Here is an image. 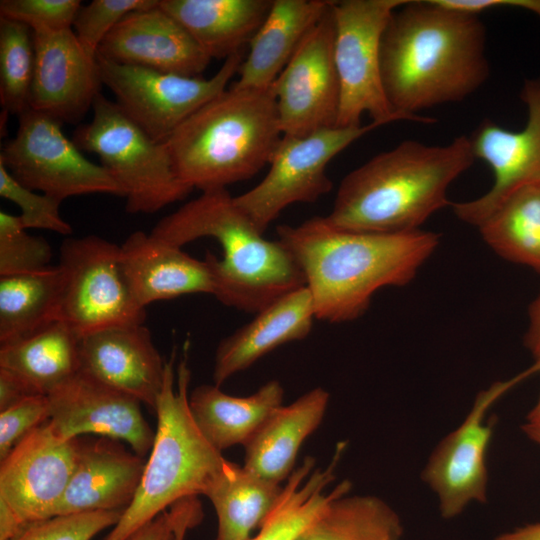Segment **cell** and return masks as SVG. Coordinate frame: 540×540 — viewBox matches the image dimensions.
Instances as JSON below:
<instances>
[{
  "label": "cell",
  "mask_w": 540,
  "mask_h": 540,
  "mask_svg": "<svg viewBox=\"0 0 540 540\" xmlns=\"http://www.w3.org/2000/svg\"><path fill=\"white\" fill-rule=\"evenodd\" d=\"M33 32L35 69L29 108L61 124H77L103 85L96 57L84 50L72 29Z\"/></svg>",
  "instance_id": "ac0fdd59"
},
{
  "label": "cell",
  "mask_w": 540,
  "mask_h": 540,
  "mask_svg": "<svg viewBox=\"0 0 540 540\" xmlns=\"http://www.w3.org/2000/svg\"><path fill=\"white\" fill-rule=\"evenodd\" d=\"M478 228L502 258L540 273V183L512 193Z\"/></svg>",
  "instance_id": "d6a6232c"
},
{
  "label": "cell",
  "mask_w": 540,
  "mask_h": 540,
  "mask_svg": "<svg viewBox=\"0 0 540 540\" xmlns=\"http://www.w3.org/2000/svg\"><path fill=\"white\" fill-rule=\"evenodd\" d=\"M527 422H540V398L527 415Z\"/></svg>",
  "instance_id": "c3c4849f"
},
{
  "label": "cell",
  "mask_w": 540,
  "mask_h": 540,
  "mask_svg": "<svg viewBox=\"0 0 540 540\" xmlns=\"http://www.w3.org/2000/svg\"><path fill=\"white\" fill-rule=\"evenodd\" d=\"M80 340L62 321L20 341L0 346V369L32 395L48 396L81 368Z\"/></svg>",
  "instance_id": "83f0119b"
},
{
  "label": "cell",
  "mask_w": 540,
  "mask_h": 540,
  "mask_svg": "<svg viewBox=\"0 0 540 540\" xmlns=\"http://www.w3.org/2000/svg\"><path fill=\"white\" fill-rule=\"evenodd\" d=\"M244 52L226 58L210 78L119 64L96 55L99 75L121 110L156 142H165L193 113L226 90Z\"/></svg>",
  "instance_id": "30bf717a"
},
{
  "label": "cell",
  "mask_w": 540,
  "mask_h": 540,
  "mask_svg": "<svg viewBox=\"0 0 540 540\" xmlns=\"http://www.w3.org/2000/svg\"><path fill=\"white\" fill-rule=\"evenodd\" d=\"M29 396L33 395L15 376L0 369V411Z\"/></svg>",
  "instance_id": "7bdbcfd3"
},
{
  "label": "cell",
  "mask_w": 540,
  "mask_h": 540,
  "mask_svg": "<svg viewBox=\"0 0 540 540\" xmlns=\"http://www.w3.org/2000/svg\"><path fill=\"white\" fill-rule=\"evenodd\" d=\"M62 125L28 108L19 115L15 136L2 148L0 163L21 185L61 201L93 193L125 197L122 186L82 154Z\"/></svg>",
  "instance_id": "8fae6325"
},
{
  "label": "cell",
  "mask_w": 540,
  "mask_h": 540,
  "mask_svg": "<svg viewBox=\"0 0 540 540\" xmlns=\"http://www.w3.org/2000/svg\"><path fill=\"white\" fill-rule=\"evenodd\" d=\"M97 55L110 61L199 77L211 58L161 6L127 14L101 42Z\"/></svg>",
  "instance_id": "d6986e66"
},
{
  "label": "cell",
  "mask_w": 540,
  "mask_h": 540,
  "mask_svg": "<svg viewBox=\"0 0 540 540\" xmlns=\"http://www.w3.org/2000/svg\"><path fill=\"white\" fill-rule=\"evenodd\" d=\"M315 318L306 286L276 299L219 343L212 374L214 384L220 387L277 347L306 338Z\"/></svg>",
  "instance_id": "603a6c76"
},
{
  "label": "cell",
  "mask_w": 540,
  "mask_h": 540,
  "mask_svg": "<svg viewBox=\"0 0 540 540\" xmlns=\"http://www.w3.org/2000/svg\"><path fill=\"white\" fill-rule=\"evenodd\" d=\"M63 274L59 266L0 276V346L25 339L60 319Z\"/></svg>",
  "instance_id": "4dcf8cb0"
},
{
  "label": "cell",
  "mask_w": 540,
  "mask_h": 540,
  "mask_svg": "<svg viewBox=\"0 0 540 540\" xmlns=\"http://www.w3.org/2000/svg\"><path fill=\"white\" fill-rule=\"evenodd\" d=\"M521 428L531 440L540 445V422H527Z\"/></svg>",
  "instance_id": "7dc6e473"
},
{
  "label": "cell",
  "mask_w": 540,
  "mask_h": 540,
  "mask_svg": "<svg viewBox=\"0 0 540 540\" xmlns=\"http://www.w3.org/2000/svg\"><path fill=\"white\" fill-rule=\"evenodd\" d=\"M331 3L271 86L285 136L305 137L336 127L340 84Z\"/></svg>",
  "instance_id": "5bb4252c"
},
{
  "label": "cell",
  "mask_w": 540,
  "mask_h": 540,
  "mask_svg": "<svg viewBox=\"0 0 540 540\" xmlns=\"http://www.w3.org/2000/svg\"><path fill=\"white\" fill-rule=\"evenodd\" d=\"M406 0L332 1L334 61L340 84L336 127L361 126L367 114L378 126L413 121L391 106L382 75L380 48L392 13Z\"/></svg>",
  "instance_id": "ba28073f"
},
{
  "label": "cell",
  "mask_w": 540,
  "mask_h": 540,
  "mask_svg": "<svg viewBox=\"0 0 540 540\" xmlns=\"http://www.w3.org/2000/svg\"><path fill=\"white\" fill-rule=\"evenodd\" d=\"M0 195L20 208L19 219L25 229H44L68 236L72 233V226L61 216V200L21 185L1 163Z\"/></svg>",
  "instance_id": "d590c367"
},
{
  "label": "cell",
  "mask_w": 540,
  "mask_h": 540,
  "mask_svg": "<svg viewBox=\"0 0 540 540\" xmlns=\"http://www.w3.org/2000/svg\"><path fill=\"white\" fill-rule=\"evenodd\" d=\"M121 261L137 303L147 305L186 294L214 295L216 283L208 259H196L151 233L135 231L122 245Z\"/></svg>",
  "instance_id": "7402d4cb"
},
{
  "label": "cell",
  "mask_w": 540,
  "mask_h": 540,
  "mask_svg": "<svg viewBox=\"0 0 540 540\" xmlns=\"http://www.w3.org/2000/svg\"><path fill=\"white\" fill-rule=\"evenodd\" d=\"M34 69L33 30L0 17V103L7 114L19 116L29 108Z\"/></svg>",
  "instance_id": "836d02e7"
},
{
  "label": "cell",
  "mask_w": 540,
  "mask_h": 540,
  "mask_svg": "<svg viewBox=\"0 0 540 540\" xmlns=\"http://www.w3.org/2000/svg\"><path fill=\"white\" fill-rule=\"evenodd\" d=\"M520 98L528 112L522 130L511 131L486 118L470 137L475 158L491 167L494 182L484 195L451 204L465 223L478 227L512 193L540 183V76L525 80Z\"/></svg>",
  "instance_id": "2e32d148"
},
{
  "label": "cell",
  "mask_w": 540,
  "mask_h": 540,
  "mask_svg": "<svg viewBox=\"0 0 540 540\" xmlns=\"http://www.w3.org/2000/svg\"><path fill=\"white\" fill-rule=\"evenodd\" d=\"M345 447V442L337 445L325 468L315 469L314 458L305 457L285 481L281 498L272 513L249 540H295L330 501L348 494L352 487L349 480L325 491L335 479V470Z\"/></svg>",
  "instance_id": "f1b7e54d"
},
{
  "label": "cell",
  "mask_w": 540,
  "mask_h": 540,
  "mask_svg": "<svg viewBox=\"0 0 540 540\" xmlns=\"http://www.w3.org/2000/svg\"><path fill=\"white\" fill-rule=\"evenodd\" d=\"M486 27L479 15L438 0H406L381 39V75L394 110L423 124L422 110L465 100L489 78Z\"/></svg>",
  "instance_id": "6da1fadb"
},
{
  "label": "cell",
  "mask_w": 540,
  "mask_h": 540,
  "mask_svg": "<svg viewBox=\"0 0 540 540\" xmlns=\"http://www.w3.org/2000/svg\"><path fill=\"white\" fill-rule=\"evenodd\" d=\"M398 514L373 495H341L330 501L295 540H402Z\"/></svg>",
  "instance_id": "1f68e13d"
},
{
  "label": "cell",
  "mask_w": 540,
  "mask_h": 540,
  "mask_svg": "<svg viewBox=\"0 0 540 540\" xmlns=\"http://www.w3.org/2000/svg\"><path fill=\"white\" fill-rule=\"evenodd\" d=\"M329 393L316 387L276 408L244 445L243 466L258 477L282 484L295 469L305 439L321 424Z\"/></svg>",
  "instance_id": "cb8c5ba5"
},
{
  "label": "cell",
  "mask_w": 540,
  "mask_h": 540,
  "mask_svg": "<svg viewBox=\"0 0 540 540\" xmlns=\"http://www.w3.org/2000/svg\"><path fill=\"white\" fill-rule=\"evenodd\" d=\"M60 319L80 338L110 327L143 324L146 310L128 285L120 246L96 235L66 238Z\"/></svg>",
  "instance_id": "9c48e42d"
},
{
  "label": "cell",
  "mask_w": 540,
  "mask_h": 540,
  "mask_svg": "<svg viewBox=\"0 0 540 540\" xmlns=\"http://www.w3.org/2000/svg\"><path fill=\"white\" fill-rule=\"evenodd\" d=\"M80 370L155 410L166 362L143 324L110 327L80 340Z\"/></svg>",
  "instance_id": "ffe728a7"
},
{
  "label": "cell",
  "mask_w": 540,
  "mask_h": 540,
  "mask_svg": "<svg viewBox=\"0 0 540 540\" xmlns=\"http://www.w3.org/2000/svg\"><path fill=\"white\" fill-rule=\"evenodd\" d=\"M330 0H272L269 13L249 43L231 86L267 89L330 7Z\"/></svg>",
  "instance_id": "d4e9b609"
},
{
  "label": "cell",
  "mask_w": 540,
  "mask_h": 540,
  "mask_svg": "<svg viewBox=\"0 0 540 540\" xmlns=\"http://www.w3.org/2000/svg\"><path fill=\"white\" fill-rule=\"evenodd\" d=\"M524 343L536 361H540V292L529 307V327Z\"/></svg>",
  "instance_id": "ee69618b"
},
{
  "label": "cell",
  "mask_w": 540,
  "mask_h": 540,
  "mask_svg": "<svg viewBox=\"0 0 540 540\" xmlns=\"http://www.w3.org/2000/svg\"><path fill=\"white\" fill-rule=\"evenodd\" d=\"M92 111V120L72 140L81 151L98 155L122 186L128 213H155L192 191L177 177L165 142L151 139L115 101L100 93Z\"/></svg>",
  "instance_id": "52a82bcc"
},
{
  "label": "cell",
  "mask_w": 540,
  "mask_h": 540,
  "mask_svg": "<svg viewBox=\"0 0 540 540\" xmlns=\"http://www.w3.org/2000/svg\"><path fill=\"white\" fill-rule=\"evenodd\" d=\"M272 88L230 87L165 141L177 177L192 190L226 189L256 175L282 138Z\"/></svg>",
  "instance_id": "5b68a950"
},
{
  "label": "cell",
  "mask_w": 540,
  "mask_h": 540,
  "mask_svg": "<svg viewBox=\"0 0 540 540\" xmlns=\"http://www.w3.org/2000/svg\"><path fill=\"white\" fill-rule=\"evenodd\" d=\"M189 498L175 503L169 511L160 513L138 529L128 540H176V527Z\"/></svg>",
  "instance_id": "60d3db41"
},
{
  "label": "cell",
  "mask_w": 540,
  "mask_h": 540,
  "mask_svg": "<svg viewBox=\"0 0 540 540\" xmlns=\"http://www.w3.org/2000/svg\"><path fill=\"white\" fill-rule=\"evenodd\" d=\"M199 524L194 514H185L178 522L176 527V540H184L187 531Z\"/></svg>",
  "instance_id": "bcb514c9"
},
{
  "label": "cell",
  "mask_w": 540,
  "mask_h": 540,
  "mask_svg": "<svg viewBox=\"0 0 540 540\" xmlns=\"http://www.w3.org/2000/svg\"><path fill=\"white\" fill-rule=\"evenodd\" d=\"M188 350L186 342L176 372L175 351L166 361L164 384L154 410L157 429L139 488L104 540H128L175 503L205 495L226 462L191 415Z\"/></svg>",
  "instance_id": "8992f818"
},
{
  "label": "cell",
  "mask_w": 540,
  "mask_h": 540,
  "mask_svg": "<svg viewBox=\"0 0 540 540\" xmlns=\"http://www.w3.org/2000/svg\"><path fill=\"white\" fill-rule=\"evenodd\" d=\"M48 423L60 437L98 434L125 441L141 457L152 448L155 431L145 420L140 401L79 370L48 396Z\"/></svg>",
  "instance_id": "e0dca14e"
},
{
  "label": "cell",
  "mask_w": 540,
  "mask_h": 540,
  "mask_svg": "<svg viewBox=\"0 0 540 540\" xmlns=\"http://www.w3.org/2000/svg\"><path fill=\"white\" fill-rule=\"evenodd\" d=\"M146 461L108 437L80 440L70 482L55 516L125 509L139 488Z\"/></svg>",
  "instance_id": "44dd1931"
},
{
  "label": "cell",
  "mask_w": 540,
  "mask_h": 540,
  "mask_svg": "<svg viewBox=\"0 0 540 540\" xmlns=\"http://www.w3.org/2000/svg\"><path fill=\"white\" fill-rule=\"evenodd\" d=\"M494 540H540V523L528 524L497 536Z\"/></svg>",
  "instance_id": "f6af8a7d"
},
{
  "label": "cell",
  "mask_w": 540,
  "mask_h": 540,
  "mask_svg": "<svg viewBox=\"0 0 540 540\" xmlns=\"http://www.w3.org/2000/svg\"><path fill=\"white\" fill-rule=\"evenodd\" d=\"M540 371V361L515 377L493 383L478 393L462 424L431 454L422 479L437 494L441 515H459L471 501L486 502L488 471L486 454L491 441L494 418L485 423L490 406L510 388Z\"/></svg>",
  "instance_id": "9a60e30c"
},
{
  "label": "cell",
  "mask_w": 540,
  "mask_h": 540,
  "mask_svg": "<svg viewBox=\"0 0 540 540\" xmlns=\"http://www.w3.org/2000/svg\"><path fill=\"white\" fill-rule=\"evenodd\" d=\"M80 440L64 439L48 421L0 461V540L55 516L73 474Z\"/></svg>",
  "instance_id": "7c38bea8"
},
{
  "label": "cell",
  "mask_w": 540,
  "mask_h": 540,
  "mask_svg": "<svg viewBox=\"0 0 540 540\" xmlns=\"http://www.w3.org/2000/svg\"><path fill=\"white\" fill-rule=\"evenodd\" d=\"M474 160L465 135L436 146L404 140L349 172L325 218L355 232L418 230L432 214L451 205L449 186Z\"/></svg>",
  "instance_id": "3957f363"
},
{
  "label": "cell",
  "mask_w": 540,
  "mask_h": 540,
  "mask_svg": "<svg viewBox=\"0 0 540 540\" xmlns=\"http://www.w3.org/2000/svg\"><path fill=\"white\" fill-rule=\"evenodd\" d=\"M276 233L304 276L316 319L329 323L355 320L377 290L410 283L439 245L434 232L348 231L325 216L280 225Z\"/></svg>",
  "instance_id": "7a4b0ae2"
},
{
  "label": "cell",
  "mask_w": 540,
  "mask_h": 540,
  "mask_svg": "<svg viewBox=\"0 0 540 540\" xmlns=\"http://www.w3.org/2000/svg\"><path fill=\"white\" fill-rule=\"evenodd\" d=\"M283 396L278 380H270L244 397L228 395L215 384H203L189 394V408L201 433L222 452L234 445L244 446L282 405Z\"/></svg>",
  "instance_id": "4316f807"
},
{
  "label": "cell",
  "mask_w": 540,
  "mask_h": 540,
  "mask_svg": "<svg viewBox=\"0 0 540 540\" xmlns=\"http://www.w3.org/2000/svg\"><path fill=\"white\" fill-rule=\"evenodd\" d=\"M50 418L45 395H33L0 411V461L31 431Z\"/></svg>",
  "instance_id": "ab89813d"
},
{
  "label": "cell",
  "mask_w": 540,
  "mask_h": 540,
  "mask_svg": "<svg viewBox=\"0 0 540 540\" xmlns=\"http://www.w3.org/2000/svg\"><path fill=\"white\" fill-rule=\"evenodd\" d=\"M283 487L226 460L204 495L217 515L215 540H249L276 507Z\"/></svg>",
  "instance_id": "f546056e"
},
{
  "label": "cell",
  "mask_w": 540,
  "mask_h": 540,
  "mask_svg": "<svg viewBox=\"0 0 540 540\" xmlns=\"http://www.w3.org/2000/svg\"><path fill=\"white\" fill-rule=\"evenodd\" d=\"M19 216L0 211V276L50 267L52 249L43 238L27 233Z\"/></svg>",
  "instance_id": "e575fe53"
},
{
  "label": "cell",
  "mask_w": 540,
  "mask_h": 540,
  "mask_svg": "<svg viewBox=\"0 0 540 540\" xmlns=\"http://www.w3.org/2000/svg\"><path fill=\"white\" fill-rule=\"evenodd\" d=\"M379 127H334L305 137L283 135L265 177L247 192L234 196L235 203L265 232L288 206L313 203L332 189L327 176L329 162L357 139Z\"/></svg>",
  "instance_id": "4fadbf2b"
},
{
  "label": "cell",
  "mask_w": 540,
  "mask_h": 540,
  "mask_svg": "<svg viewBox=\"0 0 540 540\" xmlns=\"http://www.w3.org/2000/svg\"><path fill=\"white\" fill-rule=\"evenodd\" d=\"M158 3V0H93L80 7L73 23L74 33L84 50L96 57L101 42L127 14Z\"/></svg>",
  "instance_id": "74e56055"
},
{
  "label": "cell",
  "mask_w": 540,
  "mask_h": 540,
  "mask_svg": "<svg viewBox=\"0 0 540 540\" xmlns=\"http://www.w3.org/2000/svg\"><path fill=\"white\" fill-rule=\"evenodd\" d=\"M174 246L212 237L223 257L207 253L224 305L257 313L283 295L305 286L304 276L278 240L264 237L227 189L209 190L162 218L150 232Z\"/></svg>",
  "instance_id": "277c9868"
},
{
  "label": "cell",
  "mask_w": 540,
  "mask_h": 540,
  "mask_svg": "<svg viewBox=\"0 0 540 540\" xmlns=\"http://www.w3.org/2000/svg\"><path fill=\"white\" fill-rule=\"evenodd\" d=\"M124 511H93L54 516L24 526L10 540H91L114 527Z\"/></svg>",
  "instance_id": "8d00e7d4"
},
{
  "label": "cell",
  "mask_w": 540,
  "mask_h": 540,
  "mask_svg": "<svg viewBox=\"0 0 540 540\" xmlns=\"http://www.w3.org/2000/svg\"><path fill=\"white\" fill-rule=\"evenodd\" d=\"M272 0H161L173 16L212 58L242 52L267 17Z\"/></svg>",
  "instance_id": "484cf974"
},
{
  "label": "cell",
  "mask_w": 540,
  "mask_h": 540,
  "mask_svg": "<svg viewBox=\"0 0 540 540\" xmlns=\"http://www.w3.org/2000/svg\"><path fill=\"white\" fill-rule=\"evenodd\" d=\"M82 6L79 0H1L0 17L15 20L33 31L72 29Z\"/></svg>",
  "instance_id": "f35d334b"
},
{
  "label": "cell",
  "mask_w": 540,
  "mask_h": 540,
  "mask_svg": "<svg viewBox=\"0 0 540 540\" xmlns=\"http://www.w3.org/2000/svg\"><path fill=\"white\" fill-rule=\"evenodd\" d=\"M444 6L462 12L479 15L494 8H520L528 10L540 19V0H438Z\"/></svg>",
  "instance_id": "b9f144b4"
}]
</instances>
